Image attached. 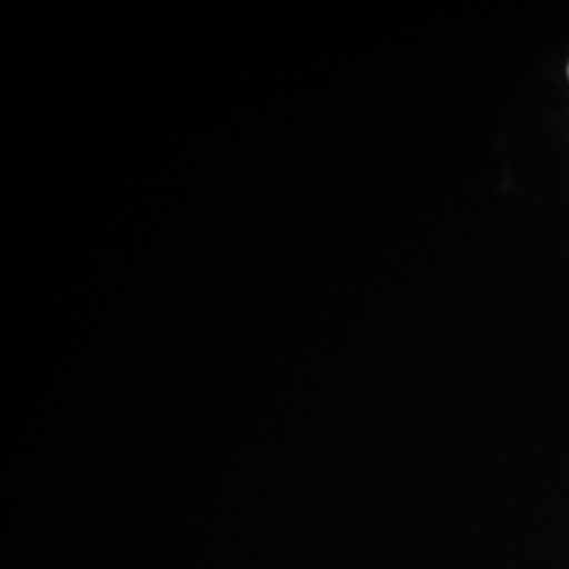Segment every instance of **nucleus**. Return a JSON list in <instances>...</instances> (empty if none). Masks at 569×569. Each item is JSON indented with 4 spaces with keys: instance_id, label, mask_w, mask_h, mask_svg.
<instances>
[]
</instances>
